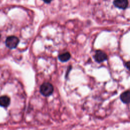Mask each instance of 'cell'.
I'll use <instances>...</instances> for the list:
<instances>
[{
    "instance_id": "10",
    "label": "cell",
    "mask_w": 130,
    "mask_h": 130,
    "mask_svg": "<svg viewBox=\"0 0 130 130\" xmlns=\"http://www.w3.org/2000/svg\"><path fill=\"white\" fill-rule=\"evenodd\" d=\"M0 38H1V34H0Z\"/></svg>"
},
{
    "instance_id": "1",
    "label": "cell",
    "mask_w": 130,
    "mask_h": 130,
    "mask_svg": "<svg viewBox=\"0 0 130 130\" xmlns=\"http://www.w3.org/2000/svg\"><path fill=\"white\" fill-rule=\"evenodd\" d=\"M53 86L49 82H45L43 83L40 89V92L42 95L45 96H48L52 94L53 92Z\"/></svg>"
},
{
    "instance_id": "4",
    "label": "cell",
    "mask_w": 130,
    "mask_h": 130,
    "mask_svg": "<svg viewBox=\"0 0 130 130\" xmlns=\"http://www.w3.org/2000/svg\"><path fill=\"white\" fill-rule=\"evenodd\" d=\"M114 6L119 9H125L128 6V0H114Z\"/></svg>"
},
{
    "instance_id": "7",
    "label": "cell",
    "mask_w": 130,
    "mask_h": 130,
    "mask_svg": "<svg viewBox=\"0 0 130 130\" xmlns=\"http://www.w3.org/2000/svg\"><path fill=\"white\" fill-rule=\"evenodd\" d=\"M71 58V54L69 52H65L61 54L58 56L59 60L61 62H66L68 61Z\"/></svg>"
},
{
    "instance_id": "6",
    "label": "cell",
    "mask_w": 130,
    "mask_h": 130,
    "mask_svg": "<svg viewBox=\"0 0 130 130\" xmlns=\"http://www.w3.org/2000/svg\"><path fill=\"white\" fill-rule=\"evenodd\" d=\"M10 104V99L7 95L0 96V106L3 107H7Z\"/></svg>"
},
{
    "instance_id": "9",
    "label": "cell",
    "mask_w": 130,
    "mask_h": 130,
    "mask_svg": "<svg viewBox=\"0 0 130 130\" xmlns=\"http://www.w3.org/2000/svg\"><path fill=\"white\" fill-rule=\"evenodd\" d=\"M45 3H47V4H49V3H50L51 1H52V0H43Z\"/></svg>"
},
{
    "instance_id": "2",
    "label": "cell",
    "mask_w": 130,
    "mask_h": 130,
    "mask_svg": "<svg viewBox=\"0 0 130 130\" xmlns=\"http://www.w3.org/2000/svg\"><path fill=\"white\" fill-rule=\"evenodd\" d=\"M19 42V40L17 37L16 36H11L7 37L5 43L8 48L12 49L15 48L17 46Z\"/></svg>"
},
{
    "instance_id": "8",
    "label": "cell",
    "mask_w": 130,
    "mask_h": 130,
    "mask_svg": "<svg viewBox=\"0 0 130 130\" xmlns=\"http://www.w3.org/2000/svg\"><path fill=\"white\" fill-rule=\"evenodd\" d=\"M125 67L130 71V61H127L125 63Z\"/></svg>"
},
{
    "instance_id": "5",
    "label": "cell",
    "mask_w": 130,
    "mask_h": 130,
    "mask_svg": "<svg viewBox=\"0 0 130 130\" xmlns=\"http://www.w3.org/2000/svg\"><path fill=\"white\" fill-rule=\"evenodd\" d=\"M120 98L123 103H130V90H126L122 93L120 96Z\"/></svg>"
},
{
    "instance_id": "3",
    "label": "cell",
    "mask_w": 130,
    "mask_h": 130,
    "mask_svg": "<svg viewBox=\"0 0 130 130\" xmlns=\"http://www.w3.org/2000/svg\"><path fill=\"white\" fill-rule=\"evenodd\" d=\"M107 58L108 57L106 53H105L103 51L100 50L96 51L94 55V58L95 60L99 63L102 62L107 60Z\"/></svg>"
}]
</instances>
